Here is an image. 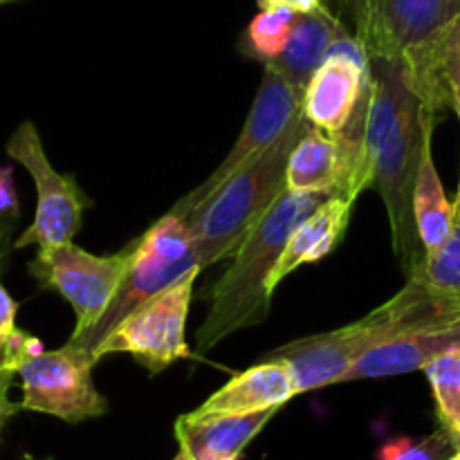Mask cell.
I'll return each mask as SVG.
<instances>
[{
  "mask_svg": "<svg viewBox=\"0 0 460 460\" xmlns=\"http://www.w3.org/2000/svg\"><path fill=\"white\" fill-rule=\"evenodd\" d=\"M305 128L308 121L299 115L272 146L252 157L218 191L211 193L198 209L184 218L200 256L202 270L232 259L252 229L281 198V193L286 191L292 148L296 146Z\"/></svg>",
  "mask_w": 460,
  "mask_h": 460,
  "instance_id": "3",
  "label": "cell"
},
{
  "mask_svg": "<svg viewBox=\"0 0 460 460\" xmlns=\"http://www.w3.org/2000/svg\"><path fill=\"white\" fill-rule=\"evenodd\" d=\"M7 155L27 169L36 187V214L30 227L21 234L13 247H39V252L54 250L72 243L79 234L81 218L90 200L72 175H61L45 155L39 128L34 121H21L4 146Z\"/></svg>",
  "mask_w": 460,
  "mask_h": 460,
  "instance_id": "7",
  "label": "cell"
},
{
  "mask_svg": "<svg viewBox=\"0 0 460 460\" xmlns=\"http://www.w3.org/2000/svg\"><path fill=\"white\" fill-rule=\"evenodd\" d=\"M353 9H355V7H353Z\"/></svg>",
  "mask_w": 460,
  "mask_h": 460,
  "instance_id": "36",
  "label": "cell"
},
{
  "mask_svg": "<svg viewBox=\"0 0 460 460\" xmlns=\"http://www.w3.org/2000/svg\"><path fill=\"white\" fill-rule=\"evenodd\" d=\"M4 3H13V0H0V4H4Z\"/></svg>",
  "mask_w": 460,
  "mask_h": 460,
  "instance_id": "35",
  "label": "cell"
},
{
  "mask_svg": "<svg viewBox=\"0 0 460 460\" xmlns=\"http://www.w3.org/2000/svg\"><path fill=\"white\" fill-rule=\"evenodd\" d=\"M259 7H288L296 13H308L322 7V0H259Z\"/></svg>",
  "mask_w": 460,
  "mask_h": 460,
  "instance_id": "29",
  "label": "cell"
},
{
  "mask_svg": "<svg viewBox=\"0 0 460 460\" xmlns=\"http://www.w3.org/2000/svg\"><path fill=\"white\" fill-rule=\"evenodd\" d=\"M413 216H416L418 236H420L425 254H431L447 243L454 227V205L445 196L443 182L431 157V142H427L418 169L416 189H413Z\"/></svg>",
  "mask_w": 460,
  "mask_h": 460,
  "instance_id": "20",
  "label": "cell"
},
{
  "mask_svg": "<svg viewBox=\"0 0 460 460\" xmlns=\"http://www.w3.org/2000/svg\"><path fill=\"white\" fill-rule=\"evenodd\" d=\"M191 272H202L200 256L191 254L182 261H162L157 256L148 254L142 247L137 250L133 265L126 272L124 281H121L119 290H117L115 299L111 301V305L106 308V313L102 314L97 323L93 328L84 332H72V337L67 341L75 346L88 350L94 358V349L128 317L133 310H137L144 301H148L151 296H155L157 292H162L164 288L173 286L175 281H180L182 277Z\"/></svg>",
  "mask_w": 460,
  "mask_h": 460,
  "instance_id": "13",
  "label": "cell"
},
{
  "mask_svg": "<svg viewBox=\"0 0 460 460\" xmlns=\"http://www.w3.org/2000/svg\"><path fill=\"white\" fill-rule=\"evenodd\" d=\"M368 76L371 57L362 40L350 34L337 39L305 85L301 97L304 119L326 133L341 130L353 117Z\"/></svg>",
  "mask_w": 460,
  "mask_h": 460,
  "instance_id": "10",
  "label": "cell"
},
{
  "mask_svg": "<svg viewBox=\"0 0 460 460\" xmlns=\"http://www.w3.org/2000/svg\"><path fill=\"white\" fill-rule=\"evenodd\" d=\"M353 205L355 202L344 200V198H328L308 218L301 220L299 227L292 232L272 277H270V295L299 265L319 263V261L326 259L335 250L337 243L344 238L346 229H349Z\"/></svg>",
  "mask_w": 460,
  "mask_h": 460,
  "instance_id": "18",
  "label": "cell"
},
{
  "mask_svg": "<svg viewBox=\"0 0 460 460\" xmlns=\"http://www.w3.org/2000/svg\"><path fill=\"white\" fill-rule=\"evenodd\" d=\"M13 376H16V371H0V434L7 427V422L21 411V404L9 400V389H12Z\"/></svg>",
  "mask_w": 460,
  "mask_h": 460,
  "instance_id": "28",
  "label": "cell"
},
{
  "mask_svg": "<svg viewBox=\"0 0 460 460\" xmlns=\"http://www.w3.org/2000/svg\"><path fill=\"white\" fill-rule=\"evenodd\" d=\"M454 349H460V323L409 328V331L395 332V335L371 346L346 371L341 382L373 380V377H391L422 371L427 364Z\"/></svg>",
  "mask_w": 460,
  "mask_h": 460,
  "instance_id": "14",
  "label": "cell"
},
{
  "mask_svg": "<svg viewBox=\"0 0 460 460\" xmlns=\"http://www.w3.org/2000/svg\"><path fill=\"white\" fill-rule=\"evenodd\" d=\"M436 121L438 119L416 97L404 108L376 160L371 189H376L385 200L391 225V243L407 279L425 259V247L418 236L416 216H413V189H416L422 153L427 142H431Z\"/></svg>",
  "mask_w": 460,
  "mask_h": 460,
  "instance_id": "4",
  "label": "cell"
},
{
  "mask_svg": "<svg viewBox=\"0 0 460 460\" xmlns=\"http://www.w3.org/2000/svg\"><path fill=\"white\" fill-rule=\"evenodd\" d=\"M344 34H349L346 27L323 4L314 12L296 13L290 39H288L283 52L265 66L274 67L279 75L286 76L295 85L296 93L304 97L305 85L323 63L331 45Z\"/></svg>",
  "mask_w": 460,
  "mask_h": 460,
  "instance_id": "19",
  "label": "cell"
},
{
  "mask_svg": "<svg viewBox=\"0 0 460 460\" xmlns=\"http://www.w3.org/2000/svg\"><path fill=\"white\" fill-rule=\"evenodd\" d=\"M447 460H460V449H456V452H454L452 456H449Z\"/></svg>",
  "mask_w": 460,
  "mask_h": 460,
  "instance_id": "33",
  "label": "cell"
},
{
  "mask_svg": "<svg viewBox=\"0 0 460 460\" xmlns=\"http://www.w3.org/2000/svg\"><path fill=\"white\" fill-rule=\"evenodd\" d=\"M350 157L340 133H326L308 124L292 148L288 162L286 189L295 193H328L331 198H349Z\"/></svg>",
  "mask_w": 460,
  "mask_h": 460,
  "instance_id": "16",
  "label": "cell"
},
{
  "mask_svg": "<svg viewBox=\"0 0 460 460\" xmlns=\"http://www.w3.org/2000/svg\"><path fill=\"white\" fill-rule=\"evenodd\" d=\"M173 460H191V458H189V456H187V454H184V452H182V449H180V452H178V456H175Z\"/></svg>",
  "mask_w": 460,
  "mask_h": 460,
  "instance_id": "32",
  "label": "cell"
},
{
  "mask_svg": "<svg viewBox=\"0 0 460 460\" xmlns=\"http://www.w3.org/2000/svg\"><path fill=\"white\" fill-rule=\"evenodd\" d=\"M409 88L438 119L454 111L460 119V13L400 54Z\"/></svg>",
  "mask_w": 460,
  "mask_h": 460,
  "instance_id": "12",
  "label": "cell"
},
{
  "mask_svg": "<svg viewBox=\"0 0 460 460\" xmlns=\"http://www.w3.org/2000/svg\"><path fill=\"white\" fill-rule=\"evenodd\" d=\"M452 447L447 431L440 427L434 436L427 438H394L377 449V460H445V454Z\"/></svg>",
  "mask_w": 460,
  "mask_h": 460,
  "instance_id": "24",
  "label": "cell"
},
{
  "mask_svg": "<svg viewBox=\"0 0 460 460\" xmlns=\"http://www.w3.org/2000/svg\"><path fill=\"white\" fill-rule=\"evenodd\" d=\"M137 250L139 238L108 256H94L75 243H66L54 250L36 252L30 263V274L40 288L57 290L75 308V332H84L102 319L115 299Z\"/></svg>",
  "mask_w": 460,
  "mask_h": 460,
  "instance_id": "5",
  "label": "cell"
},
{
  "mask_svg": "<svg viewBox=\"0 0 460 460\" xmlns=\"http://www.w3.org/2000/svg\"><path fill=\"white\" fill-rule=\"evenodd\" d=\"M425 376L429 380L431 391L438 409L440 427L452 429L460 425V349L447 350L445 355L427 364Z\"/></svg>",
  "mask_w": 460,
  "mask_h": 460,
  "instance_id": "22",
  "label": "cell"
},
{
  "mask_svg": "<svg viewBox=\"0 0 460 460\" xmlns=\"http://www.w3.org/2000/svg\"><path fill=\"white\" fill-rule=\"evenodd\" d=\"M94 364L97 362L88 350L70 341L61 349L31 358L18 368L21 409L48 413L70 425L106 416L108 400L93 382Z\"/></svg>",
  "mask_w": 460,
  "mask_h": 460,
  "instance_id": "8",
  "label": "cell"
},
{
  "mask_svg": "<svg viewBox=\"0 0 460 460\" xmlns=\"http://www.w3.org/2000/svg\"><path fill=\"white\" fill-rule=\"evenodd\" d=\"M279 409L256 413H184L175 420V440L191 460H238Z\"/></svg>",
  "mask_w": 460,
  "mask_h": 460,
  "instance_id": "15",
  "label": "cell"
},
{
  "mask_svg": "<svg viewBox=\"0 0 460 460\" xmlns=\"http://www.w3.org/2000/svg\"><path fill=\"white\" fill-rule=\"evenodd\" d=\"M0 259H3V252H0ZM16 313H18V304L12 299L7 290L0 283V350H3L4 340L9 337V332L16 328Z\"/></svg>",
  "mask_w": 460,
  "mask_h": 460,
  "instance_id": "27",
  "label": "cell"
},
{
  "mask_svg": "<svg viewBox=\"0 0 460 460\" xmlns=\"http://www.w3.org/2000/svg\"><path fill=\"white\" fill-rule=\"evenodd\" d=\"M454 223H456V227H460V182H458L456 200H454Z\"/></svg>",
  "mask_w": 460,
  "mask_h": 460,
  "instance_id": "31",
  "label": "cell"
},
{
  "mask_svg": "<svg viewBox=\"0 0 460 460\" xmlns=\"http://www.w3.org/2000/svg\"><path fill=\"white\" fill-rule=\"evenodd\" d=\"M299 115L301 94L296 93L295 85H292L286 76L279 75L274 67L265 66L259 93H256L252 111L250 115H247V121L245 126H243L241 135H238L236 144H234L232 151L227 153V157L216 166L214 173H211L200 187H196L191 193H187V196L173 207L175 214L187 218V216L191 214L193 209H198L211 193L218 191L241 166H245L247 162H250L252 157L259 155L261 151L272 146V144L286 133L288 126H290Z\"/></svg>",
  "mask_w": 460,
  "mask_h": 460,
  "instance_id": "9",
  "label": "cell"
},
{
  "mask_svg": "<svg viewBox=\"0 0 460 460\" xmlns=\"http://www.w3.org/2000/svg\"><path fill=\"white\" fill-rule=\"evenodd\" d=\"M296 12L288 7L261 9L243 34L241 48L247 57L270 63L283 52L295 25Z\"/></svg>",
  "mask_w": 460,
  "mask_h": 460,
  "instance_id": "21",
  "label": "cell"
},
{
  "mask_svg": "<svg viewBox=\"0 0 460 460\" xmlns=\"http://www.w3.org/2000/svg\"><path fill=\"white\" fill-rule=\"evenodd\" d=\"M198 274H187L133 310L94 349V362L106 355L126 353L151 376H157L171 364L193 358L187 346V317Z\"/></svg>",
  "mask_w": 460,
  "mask_h": 460,
  "instance_id": "6",
  "label": "cell"
},
{
  "mask_svg": "<svg viewBox=\"0 0 460 460\" xmlns=\"http://www.w3.org/2000/svg\"><path fill=\"white\" fill-rule=\"evenodd\" d=\"M328 198V193H295L288 189L281 193L232 256L227 272L216 283L209 314L196 332L198 355H205L232 332L268 319L272 299L268 290L270 277L292 232Z\"/></svg>",
  "mask_w": 460,
  "mask_h": 460,
  "instance_id": "2",
  "label": "cell"
},
{
  "mask_svg": "<svg viewBox=\"0 0 460 460\" xmlns=\"http://www.w3.org/2000/svg\"><path fill=\"white\" fill-rule=\"evenodd\" d=\"M18 218V196L12 166H0V227Z\"/></svg>",
  "mask_w": 460,
  "mask_h": 460,
  "instance_id": "26",
  "label": "cell"
},
{
  "mask_svg": "<svg viewBox=\"0 0 460 460\" xmlns=\"http://www.w3.org/2000/svg\"><path fill=\"white\" fill-rule=\"evenodd\" d=\"M359 3H362V0H350V4H353V7H358Z\"/></svg>",
  "mask_w": 460,
  "mask_h": 460,
  "instance_id": "34",
  "label": "cell"
},
{
  "mask_svg": "<svg viewBox=\"0 0 460 460\" xmlns=\"http://www.w3.org/2000/svg\"><path fill=\"white\" fill-rule=\"evenodd\" d=\"M40 353H45V349L39 337L30 335L21 328H13L7 340H4L3 350H0V371L18 373L22 364L30 362L31 358H39Z\"/></svg>",
  "mask_w": 460,
  "mask_h": 460,
  "instance_id": "25",
  "label": "cell"
},
{
  "mask_svg": "<svg viewBox=\"0 0 460 460\" xmlns=\"http://www.w3.org/2000/svg\"><path fill=\"white\" fill-rule=\"evenodd\" d=\"M447 431L449 440H452V447L454 449H460V425L458 427H452V429H445Z\"/></svg>",
  "mask_w": 460,
  "mask_h": 460,
  "instance_id": "30",
  "label": "cell"
},
{
  "mask_svg": "<svg viewBox=\"0 0 460 460\" xmlns=\"http://www.w3.org/2000/svg\"><path fill=\"white\" fill-rule=\"evenodd\" d=\"M409 279H418L438 292L460 295V227H454L443 247L425 254Z\"/></svg>",
  "mask_w": 460,
  "mask_h": 460,
  "instance_id": "23",
  "label": "cell"
},
{
  "mask_svg": "<svg viewBox=\"0 0 460 460\" xmlns=\"http://www.w3.org/2000/svg\"><path fill=\"white\" fill-rule=\"evenodd\" d=\"M460 323V295H447L409 279L407 286L359 322L323 335L304 337L272 350L263 359H281L290 367L296 394L340 385L350 367L371 346L409 328Z\"/></svg>",
  "mask_w": 460,
  "mask_h": 460,
  "instance_id": "1",
  "label": "cell"
},
{
  "mask_svg": "<svg viewBox=\"0 0 460 460\" xmlns=\"http://www.w3.org/2000/svg\"><path fill=\"white\" fill-rule=\"evenodd\" d=\"M296 394L290 367L281 359H261L256 367L238 373L209 395L200 413H256L281 409Z\"/></svg>",
  "mask_w": 460,
  "mask_h": 460,
  "instance_id": "17",
  "label": "cell"
},
{
  "mask_svg": "<svg viewBox=\"0 0 460 460\" xmlns=\"http://www.w3.org/2000/svg\"><path fill=\"white\" fill-rule=\"evenodd\" d=\"M460 13V0H362L353 9L368 57H400Z\"/></svg>",
  "mask_w": 460,
  "mask_h": 460,
  "instance_id": "11",
  "label": "cell"
}]
</instances>
